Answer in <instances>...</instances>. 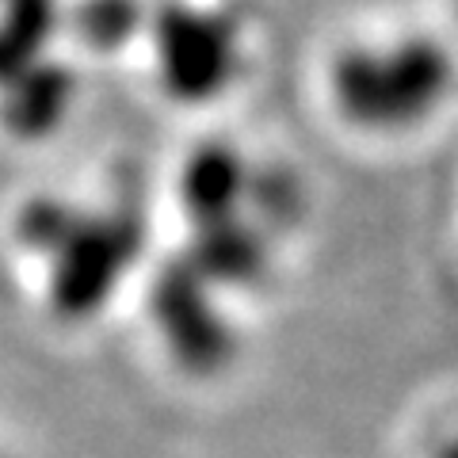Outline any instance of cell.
Returning a JSON list of instances; mask_svg holds the SVG:
<instances>
[{
	"label": "cell",
	"instance_id": "obj_1",
	"mask_svg": "<svg viewBox=\"0 0 458 458\" xmlns=\"http://www.w3.org/2000/svg\"><path fill=\"white\" fill-rule=\"evenodd\" d=\"M447 89V57L432 47L363 50L348 57L340 73V96L363 126H401L432 104Z\"/></svg>",
	"mask_w": 458,
	"mask_h": 458
},
{
	"label": "cell",
	"instance_id": "obj_2",
	"mask_svg": "<svg viewBox=\"0 0 458 458\" xmlns=\"http://www.w3.org/2000/svg\"><path fill=\"white\" fill-rule=\"evenodd\" d=\"M451 458H458V447H454V451H451Z\"/></svg>",
	"mask_w": 458,
	"mask_h": 458
}]
</instances>
